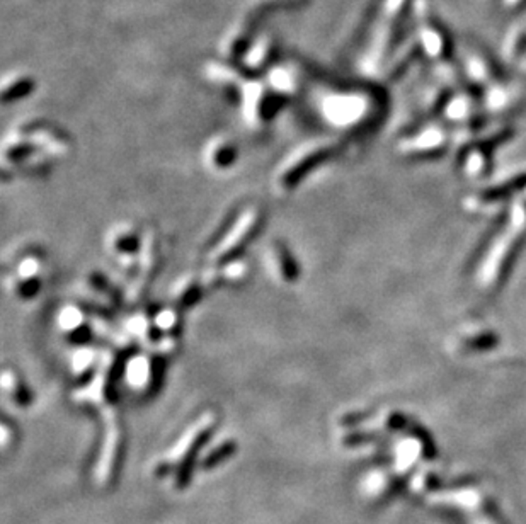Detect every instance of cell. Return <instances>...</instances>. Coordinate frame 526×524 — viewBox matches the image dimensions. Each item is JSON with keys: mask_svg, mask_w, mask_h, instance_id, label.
Returning a JSON list of instances; mask_svg holds the SVG:
<instances>
[{"mask_svg": "<svg viewBox=\"0 0 526 524\" xmlns=\"http://www.w3.org/2000/svg\"><path fill=\"white\" fill-rule=\"evenodd\" d=\"M329 152V145H307V147L300 148L298 152H295V154L289 155L288 158H285L281 167L278 169V186L283 187V189L293 187L313 165H317L324 157H327Z\"/></svg>", "mask_w": 526, "mask_h": 524, "instance_id": "6da1fadb", "label": "cell"}, {"mask_svg": "<svg viewBox=\"0 0 526 524\" xmlns=\"http://www.w3.org/2000/svg\"><path fill=\"white\" fill-rule=\"evenodd\" d=\"M257 223H259V215H257V211L252 210L243 213L242 217L237 219L234 228L230 230V233H228V235L222 240L220 246H217V249L213 250L211 259L222 261L227 259L228 256H232L235 250H239L240 246H243V243L252 237V233L256 232L257 228Z\"/></svg>", "mask_w": 526, "mask_h": 524, "instance_id": "7a4b0ae2", "label": "cell"}, {"mask_svg": "<svg viewBox=\"0 0 526 524\" xmlns=\"http://www.w3.org/2000/svg\"><path fill=\"white\" fill-rule=\"evenodd\" d=\"M108 247L111 249L112 256L118 257L119 264H123L125 267L139 264L142 243L139 242V235L130 225L116 226L109 235Z\"/></svg>", "mask_w": 526, "mask_h": 524, "instance_id": "3957f363", "label": "cell"}, {"mask_svg": "<svg viewBox=\"0 0 526 524\" xmlns=\"http://www.w3.org/2000/svg\"><path fill=\"white\" fill-rule=\"evenodd\" d=\"M41 278H43V262L34 256L26 257L16 267L14 289L24 298H29L41 288Z\"/></svg>", "mask_w": 526, "mask_h": 524, "instance_id": "277c9868", "label": "cell"}, {"mask_svg": "<svg viewBox=\"0 0 526 524\" xmlns=\"http://www.w3.org/2000/svg\"><path fill=\"white\" fill-rule=\"evenodd\" d=\"M451 46V38L448 36L446 29L441 26L438 21H428V23L422 24L421 29V49L425 53H428L429 56H441L448 55Z\"/></svg>", "mask_w": 526, "mask_h": 524, "instance_id": "5b68a950", "label": "cell"}, {"mask_svg": "<svg viewBox=\"0 0 526 524\" xmlns=\"http://www.w3.org/2000/svg\"><path fill=\"white\" fill-rule=\"evenodd\" d=\"M270 264L271 269H273V274L280 281L293 283L298 278V269H296L295 261L285 247H271Z\"/></svg>", "mask_w": 526, "mask_h": 524, "instance_id": "8992f818", "label": "cell"}, {"mask_svg": "<svg viewBox=\"0 0 526 524\" xmlns=\"http://www.w3.org/2000/svg\"><path fill=\"white\" fill-rule=\"evenodd\" d=\"M235 158H237V148L230 141L220 140L217 143L211 145L208 148L206 154V164L215 171H224L234 165Z\"/></svg>", "mask_w": 526, "mask_h": 524, "instance_id": "52a82bcc", "label": "cell"}, {"mask_svg": "<svg viewBox=\"0 0 526 524\" xmlns=\"http://www.w3.org/2000/svg\"><path fill=\"white\" fill-rule=\"evenodd\" d=\"M154 377V363L148 356H135L126 366V378L132 387L147 388Z\"/></svg>", "mask_w": 526, "mask_h": 524, "instance_id": "ba28073f", "label": "cell"}, {"mask_svg": "<svg viewBox=\"0 0 526 524\" xmlns=\"http://www.w3.org/2000/svg\"><path fill=\"white\" fill-rule=\"evenodd\" d=\"M210 279L211 278H203L201 283H198L196 278H186L179 281L178 286L172 289V296L178 305H193L194 302H198L200 296L203 295L204 285L210 283Z\"/></svg>", "mask_w": 526, "mask_h": 524, "instance_id": "9c48e42d", "label": "cell"}, {"mask_svg": "<svg viewBox=\"0 0 526 524\" xmlns=\"http://www.w3.org/2000/svg\"><path fill=\"white\" fill-rule=\"evenodd\" d=\"M84 322H86V315L75 305L65 307L58 315V327L62 329V332H65V334L80 332V329L84 327Z\"/></svg>", "mask_w": 526, "mask_h": 524, "instance_id": "30bf717a", "label": "cell"}, {"mask_svg": "<svg viewBox=\"0 0 526 524\" xmlns=\"http://www.w3.org/2000/svg\"><path fill=\"white\" fill-rule=\"evenodd\" d=\"M99 357L97 353L91 348H82L73 354L72 359V368L75 374H84L91 370H96L99 366Z\"/></svg>", "mask_w": 526, "mask_h": 524, "instance_id": "8fae6325", "label": "cell"}, {"mask_svg": "<svg viewBox=\"0 0 526 524\" xmlns=\"http://www.w3.org/2000/svg\"><path fill=\"white\" fill-rule=\"evenodd\" d=\"M34 88V80L31 79H21L17 80L16 84H12L10 87H7L3 91V101L10 102V101H19V99L26 97L33 92Z\"/></svg>", "mask_w": 526, "mask_h": 524, "instance_id": "7c38bea8", "label": "cell"}, {"mask_svg": "<svg viewBox=\"0 0 526 524\" xmlns=\"http://www.w3.org/2000/svg\"><path fill=\"white\" fill-rule=\"evenodd\" d=\"M178 313L172 310H162L155 315L154 318V327L158 329L160 332H172L176 327H178Z\"/></svg>", "mask_w": 526, "mask_h": 524, "instance_id": "4fadbf2b", "label": "cell"}, {"mask_svg": "<svg viewBox=\"0 0 526 524\" xmlns=\"http://www.w3.org/2000/svg\"><path fill=\"white\" fill-rule=\"evenodd\" d=\"M232 451H234V442H227V444H224V446H220L218 449H215V451L211 453L210 456H208L206 468H211V465H215L217 462H222V460L228 458V456L232 455Z\"/></svg>", "mask_w": 526, "mask_h": 524, "instance_id": "5bb4252c", "label": "cell"}, {"mask_svg": "<svg viewBox=\"0 0 526 524\" xmlns=\"http://www.w3.org/2000/svg\"><path fill=\"white\" fill-rule=\"evenodd\" d=\"M246 265L240 264V262H232V264H228L227 267H225L224 278L228 279V281H235V279H242L243 276H246Z\"/></svg>", "mask_w": 526, "mask_h": 524, "instance_id": "9a60e30c", "label": "cell"}, {"mask_svg": "<svg viewBox=\"0 0 526 524\" xmlns=\"http://www.w3.org/2000/svg\"><path fill=\"white\" fill-rule=\"evenodd\" d=\"M513 55L516 60H526V33H520L513 40Z\"/></svg>", "mask_w": 526, "mask_h": 524, "instance_id": "2e32d148", "label": "cell"}, {"mask_svg": "<svg viewBox=\"0 0 526 524\" xmlns=\"http://www.w3.org/2000/svg\"><path fill=\"white\" fill-rule=\"evenodd\" d=\"M503 2L510 12H516V10H521L526 7V0H503Z\"/></svg>", "mask_w": 526, "mask_h": 524, "instance_id": "e0dca14e", "label": "cell"}, {"mask_svg": "<svg viewBox=\"0 0 526 524\" xmlns=\"http://www.w3.org/2000/svg\"><path fill=\"white\" fill-rule=\"evenodd\" d=\"M426 487H428V490H438V488H443V481L440 480V477H434V475H429L428 480H426Z\"/></svg>", "mask_w": 526, "mask_h": 524, "instance_id": "ac0fdd59", "label": "cell"}]
</instances>
